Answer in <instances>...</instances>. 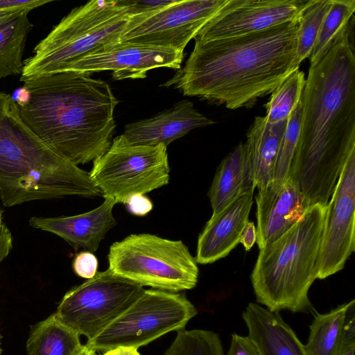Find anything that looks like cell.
Segmentation results:
<instances>
[{
  "instance_id": "cb8c5ba5",
  "label": "cell",
  "mask_w": 355,
  "mask_h": 355,
  "mask_svg": "<svg viewBox=\"0 0 355 355\" xmlns=\"http://www.w3.org/2000/svg\"><path fill=\"white\" fill-rule=\"evenodd\" d=\"M28 14L15 13L0 25V79L22 72L26 42L33 28Z\"/></svg>"
},
{
  "instance_id": "5b68a950",
  "label": "cell",
  "mask_w": 355,
  "mask_h": 355,
  "mask_svg": "<svg viewBox=\"0 0 355 355\" xmlns=\"http://www.w3.org/2000/svg\"><path fill=\"white\" fill-rule=\"evenodd\" d=\"M327 207L311 205L302 218L259 250L250 275L258 303L278 313H307L309 290L317 279Z\"/></svg>"
},
{
  "instance_id": "d6986e66",
  "label": "cell",
  "mask_w": 355,
  "mask_h": 355,
  "mask_svg": "<svg viewBox=\"0 0 355 355\" xmlns=\"http://www.w3.org/2000/svg\"><path fill=\"white\" fill-rule=\"evenodd\" d=\"M242 318L260 355H306L304 345L278 313L250 302Z\"/></svg>"
},
{
  "instance_id": "7c38bea8",
  "label": "cell",
  "mask_w": 355,
  "mask_h": 355,
  "mask_svg": "<svg viewBox=\"0 0 355 355\" xmlns=\"http://www.w3.org/2000/svg\"><path fill=\"white\" fill-rule=\"evenodd\" d=\"M355 152L347 160L327 205L317 279L340 271L355 250Z\"/></svg>"
},
{
  "instance_id": "d6a6232c",
  "label": "cell",
  "mask_w": 355,
  "mask_h": 355,
  "mask_svg": "<svg viewBox=\"0 0 355 355\" xmlns=\"http://www.w3.org/2000/svg\"><path fill=\"white\" fill-rule=\"evenodd\" d=\"M125 205L130 214L138 216H146L153 207L152 201L144 194L130 196Z\"/></svg>"
},
{
  "instance_id": "484cf974",
  "label": "cell",
  "mask_w": 355,
  "mask_h": 355,
  "mask_svg": "<svg viewBox=\"0 0 355 355\" xmlns=\"http://www.w3.org/2000/svg\"><path fill=\"white\" fill-rule=\"evenodd\" d=\"M305 81L304 73L297 69L271 93L268 102L264 105L265 117L269 123L288 120L301 99Z\"/></svg>"
},
{
  "instance_id": "4dcf8cb0",
  "label": "cell",
  "mask_w": 355,
  "mask_h": 355,
  "mask_svg": "<svg viewBox=\"0 0 355 355\" xmlns=\"http://www.w3.org/2000/svg\"><path fill=\"white\" fill-rule=\"evenodd\" d=\"M173 0L119 1L127 8L129 16L149 12L173 2Z\"/></svg>"
},
{
  "instance_id": "f546056e",
  "label": "cell",
  "mask_w": 355,
  "mask_h": 355,
  "mask_svg": "<svg viewBox=\"0 0 355 355\" xmlns=\"http://www.w3.org/2000/svg\"><path fill=\"white\" fill-rule=\"evenodd\" d=\"M53 0H0V13L29 12Z\"/></svg>"
},
{
  "instance_id": "f1b7e54d",
  "label": "cell",
  "mask_w": 355,
  "mask_h": 355,
  "mask_svg": "<svg viewBox=\"0 0 355 355\" xmlns=\"http://www.w3.org/2000/svg\"><path fill=\"white\" fill-rule=\"evenodd\" d=\"M72 266L78 276L89 279L97 273L98 261L92 252L82 251L76 255Z\"/></svg>"
},
{
  "instance_id": "4fadbf2b",
  "label": "cell",
  "mask_w": 355,
  "mask_h": 355,
  "mask_svg": "<svg viewBox=\"0 0 355 355\" xmlns=\"http://www.w3.org/2000/svg\"><path fill=\"white\" fill-rule=\"evenodd\" d=\"M311 0H226L194 40H213L260 32L298 21Z\"/></svg>"
},
{
  "instance_id": "6da1fadb",
  "label": "cell",
  "mask_w": 355,
  "mask_h": 355,
  "mask_svg": "<svg viewBox=\"0 0 355 355\" xmlns=\"http://www.w3.org/2000/svg\"><path fill=\"white\" fill-rule=\"evenodd\" d=\"M350 28L309 67L301 96L300 135L289 177L311 206L327 207L355 152V53Z\"/></svg>"
},
{
  "instance_id": "ac0fdd59",
  "label": "cell",
  "mask_w": 355,
  "mask_h": 355,
  "mask_svg": "<svg viewBox=\"0 0 355 355\" xmlns=\"http://www.w3.org/2000/svg\"><path fill=\"white\" fill-rule=\"evenodd\" d=\"M115 204L113 200L105 198L100 206L83 214L53 218L33 216L28 223L32 227L61 237L76 249L93 253L116 224L112 214Z\"/></svg>"
},
{
  "instance_id": "4316f807",
  "label": "cell",
  "mask_w": 355,
  "mask_h": 355,
  "mask_svg": "<svg viewBox=\"0 0 355 355\" xmlns=\"http://www.w3.org/2000/svg\"><path fill=\"white\" fill-rule=\"evenodd\" d=\"M332 0H311L302 11L297 24V56L301 62L309 58Z\"/></svg>"
},
{
  "instance_id": "2e32d148",
  "label": "cell",
  "mask_w": 355,
  "mask_h": 355,
  "mask_svg": "<svg viewBox=\"0 0 355 355\" xmlns=\"http://www.w3.org/2000/svg\"><path fill=\"white\" fill-rule=\"evenodd\" d=\"M214 123L199 112L192 102L184 100L150 118L128 123L121 136L130 145L167 148L189 131Z\"/></svg>"
},
{
  "instance_id": "d4e9b609",
  "label": "cell",
  "mask_w": 355,
  "mask_h": 355,
  "mask_svg": "<svg viewBox=\"0 0 355 355\" xmlns=\"http://www.w3.org/2000/svg\"><path fill=\"white\" fill-rule=\"evenodd\" d=\"M355 12L354 0H332L309 56L310 67L318 63L349 28Z\"/></svg>"
},
{
  "instance_id": "52a82bcc",
  "label": "cell",
  "mask_w": 355,
  "mask_h": 355,
  "mask_svg": "<svg viewBox=\"0 0 355 355\" xmlns=\"http://www.w3.org/2000/svg\"><path fill=\"white\" fill-rule=\"evenodd\" d=\"M109 270L121 277L159 290L178 292L193 288L199 270L182 241L143 233L114 242L108 253Z\"/></svg>"
},
{
  "instance_id": "603a6c76",
  "label": "cell",
  "mask_w": 355,
  "mask_h": 355,
  "mask_svg": "<svg viewBox=\"0 0 355 355\" xmlns=\"http://www.w3.org/2000/svg\"><path fill=\"white\" fill-rule=\"evenodd\" d=\"M350 302L325 313H315L310 325L306 355H340L343 340L346 313Z\"/></svg>"
},
{
  "instance_id": "ab89813d",
  "label": "cell",
  "mask_w": 355,
  "mask_h": 355,
  "mask_svg": "<svg viewBox=\"0 0 355 355\" xmlns=\"http://www.w3.org/2000/svg\"><path fill=\"white\" fill-rule=\"evenodd\" d=\"M1 225H2V223H1V211H0V230H1Z\"/></svg>"
},
{
  "instance_id": "d590c367",
  "label": "cell",
  "mask_w": 355,
  "mask_h": 355,
  "mask_svg": "<svg viewBox=\"0 0 355 355\" xmlns=\"http://www.w3.org/2000/svg\"><path fill=\"white\" fill-rule=\"evenodd\" d=\"M101 355H140V354L138 352L137 349L117 347L105 352V353Z\"/></svg>"
},
{
  "instance_id": "60d3db41",
  "label": "cell",
  "mask_w": 355,
  "mask_h": 355,
  "mask_svg": "<svg viewBox=\"0 0 355 355\" xmlns=\"http://www.w3.org/2000/svg\"><path fill=\"white\" fill-rule=\"evenodd\" d=\"M1 352H2V349L1 348V334H0V355H1Z\"/></svg>"
},
{
  "instance_id": "e0dca14e",
  "label": "cell",
  "mask_w": 355,
  "mask_h": 355,
  "mask_svg": "<svg viewBox=\"0 0 355 355\" xmlns=\"http://www.w3.org/2000/svg\"><path fill=\"white\" fill-rule=\"evenodd\" d=\"M253 193L240 196L214 216H211L197 243V263H212L227 256L239 243L253 204Z\"/></svg>"
},
{
  "instance_id": "3957f363",
  "label": "cell",
  "mask_w": 355,
  "mask_h": 355,
  "mask_svg": "<svg viewBox=\"0 0 355 355\" xmlns=\"http://www.w3.org/2000/svg\"><path fill=\"white\" fill-rule=\"evenodd\" d=\"M23 83L26 99L17 102L20 116L46 146L77 166L107 151L119 103L108 83L72 71Z\"/></svg>"
},
{
  "instance_id": "8d00e7d4",
  "label": "cell",
  "mask_w": 355,
  "mask_h": 355,
  "mask_svg": "<svg viewBox=\"0 0 355 355\" xmlns=\"http://www.w3.org/2000/svg\"><path fill=\"white\" fill-rule=\"evenodd\" d=\"M355 345L343 346L340 355H355Z\"/></svg>"
},
{
  "instance_id": "e575fe53",
  "label": "cell",
  "mask_w": 355,
  "mask_h": 355,
  "mask_svg": "<svg viewBox=\"0 0 355 355\" xmlns=\"http://www.w3.org/2000/svg\"><path fill=\"white\" fill-rule=\"evenodd\" d=\"M257 241V231L253 222L248 221L243 230L239 243L244 247L245 251L251 250Z\"/></svg>"
},
{
  "instance_id": "9a60e30c",
  "label": "cell",
  "mask_w": 355,
  "mask_h": 355,
  "mask_svg": "<svg viewBox=\"0 0 355 355\" xmlns=\"http://www.w3.org/2000/svg\"><path fill=\"white\" fill-rule=\"evenodd\" d=\"M255 200L256 242L259 250L289 230L311 207L291 177L281 182L271 181L258 189Z\"/></svg>"
},
{
  "instance_id": "8992f818",
  "label": "cell",
  "mask_w": 355,
  "mask_h": 355,
  "mask_svg": "<svg viewBox=\"0 0 355 355\" xmlns=\"http://www.w3.org/2000/svg\"><path fill=\"white\" fill-rule=\"evenodd\" d=\"M128 18L119 1L94 0L73 8L24 60L20 80L61 72L76 60L119 42Z\"/></svg>"
},
{
  "instance_id": "1f68e13d",
  "label": "cell",
  "mask_w": 355,
  "mask_h": 355,
  "mask_svg": "<svg viewBox=\"0 0 355 355\" xmlns=\"http://www.w3.org/2000/svg\"><path fill=\"white\" fill-rule=\"evenodd\" d=\"M226 355H260L250 338L232 334L231 343Z\"/></svg>"
},
{
  "instance_id": "836d02e7",
  "label": "cell",
  "mask_w": 355,
  "mask_h": 355,
  "mask_svg": "<svg viewBox=\"0 0 355 355\" xmlns=\"http://www.w3.org/2000/svg\"><path fill=\"white\" fill-rule=\"evenodd\" d=\"M12 248L11 232L6 224L2 223L0 230V263L7 257Z\"/></svg>"
},
{
  "instance_id": "ba28073f",
  "label": "cell",
  "mask_w": 355,
  "mask_h": 355,
  "mask_svg": "<svg viewBox=\"0 0 355 355\" xmlns=\"http://www.w3.org/2000/svg\"><path fill=\"white\" fill-rule=\"evenodd\" d=\"M197 309L181 294L144 290L123 313L85 345L94 351L138 349L172 331L184 328Z\"/></svg>"
},
{
  "instance_id": "44dd1931",
  "label": "cell",
  "mask_w": 355,
  "mask_h": 355,
  "mask_svg": "<svg viewBox=\"0 0 355 355\" xmlns=\"http://www.w3.org/2000/svg\"><path fill=\"white\" fill-rule=\"evenodd\" d=\"M286 124L287 120L271 124L265 116H257L247 132L244 144L258 189L272 180L275 164Z\"/></svg>"
},
{
  "instance_id": "30bf717a",
  "label": "cell",
  "mask_w": 355,
  "mask_h": 355,
  "mask_svg": "<svg viewBox=\"0 0 355 355\" xmlns=\"http://www.w3.org/2000/svg\"><path fill=\"white\" fill-rule=\"evenodd\" d=\"M144 286L109 269L69 291L55 313L65 325L90 340L123 313Z\"/></svg>"
},
{
  "instance_id": "74e56055",
  "label": "cell",
  "mask_w": 355,
  "mask_h": 355,
  "mask_svg": "<svg viewBox=\"0 0 355 355\" xmlns=\"http://www.w3.org/2000/svg\"><path fill=\"white\" fill-rule=\"evenodd\" d=\"M78 355H96V352L84 345V347Z\"/></svg>"
},
{
  "instance_id": "7a4b0ae2",
  "label": "cell",
  "mask_w": 355,
  "mask_h": 355,
  "mask_svg": "<svg viewBox=\"0 0 355 355\" xmlns=\"http://www.w3.org/2000/svg\"><path fill=\"white\" fill-rule=\"evenodd\" d=\"M298 21L242 36L195 40L183 68L164 86L230 110L253 107L299 69Z\"/></svg>"
},
{
  "instance_id": "5bb4252c",
  "label": "cell",
  "mask_w": 355,
  "mask_h": 355,
  "mask_svg": "<svg viewBox=\"0 0 355 355\" xmlns=\"http://www.w3.org/2000/svg\"><path fill=\"white\" fill-rule=\"evenodd\" d=\"M183 58L182 51L173 49L119 42L76 60L62 71H111L115 80L144 78L153 69H181Z\"/></svg>"
},
{
  "instance_id": "f35d334b",
  "label": "cell",
  "mask_w": 355,
  "mask_h": 355,
  "mask_svg": "<svg viewBox=\"0 0 355 355\" xmlns=\"http://www.w3.org/2000/svg\"><path fill=\"white\" fill-rule=\"evenodd\" d=\"M15 13H0V25Z\"/></svg>"
},
{
  "instance_id": "83f0119b",
  "label": "cell",
  "mask_w": 355,
  "mask_h": 355,
  "mask_svg": "<svg viewBox=\"0 0 355 355\" xmlns=\"http://www.w3.org/2000/svg\"><path fill=\"white\" fill-rule=\"evenodd\" d=\"M302 116L301 99L287 120L286 130L277 153L272 181L281 182L289 177L300 135Z\"/></svg>"
},
{
  "instance_id": "7402d4cb",
  "label": "cell",
  "mask_w": 355,
  "mask_h": 355,
  "mask_svg": "<svg viewBox=\"0 0 355 355\" xmlns=\"http://www.w3.org/2000/svg\"><path fill=\"white\" fill-rule=\"evenodd\" d=\"M83 347L80 335L55 313L33 327L26 343L28 355H78Z\"/></svg>"
},
{
  "instance_id": "ffe728a7",
  "label": "cell",
  "mask_w": 355,
  "mask_h": 355,
  "mask_svg": "<svg viewBox=\"0 0 355 355\" xmlns=\"http://www.w3.org/2000/svg\"><path fill=\"white\" fill-rule=\"evenodd\" d=\"M256 188L250 159L245 144L240 143L222 160L208 196L214 216L240 196Z\"/></svg>"
},
{
  "instance_id": "9c48e42d",
  "label": "cell",
  "mask_w": 355,
  "mask_h": 355,
  "mask_svg": "<svg viewBox=\"0 0 355 355\" xmlns=\"http://www.w3.org/2000/svg\"><path fill=\"white\" fill-rule=\"evenodd\" d=\"M166 148L163 145H130L121 135L106 153L93 161L89 176L104 199L125 204L133 195H145L168 184Z\"/></svg>"
},
{
  "instance_id": "8fae6325",
  "label": "cell",
  "mask_w": 355,
  "mask_h": 355,
  "mask_svg": "<svg viewBox=\"0 0 355 355\" xmlns=\"http://www.w3.org/2000/svg\"><path fill=\"white\" fill-rule=\"evenodd\" d=\"M226 0H173L149 12L129 16L120 42L184 51Z\"/></svg>"
},
{
  "instance_id": "277c9868",
  "label": "cell",
  "mask_w": 355,
  "mask_h": 355,
  "mask_svg": "<svg viewBox=\"0 0 355 355\" xmlns=\"http://www.w3.org/2000/svg\"><path fill=\"white\" fill-rule=\"evenodd\" d=\"M77 196H101L89 173L40 140L21 119L17 101L0 92V199L5 207Z\"/></svg>"
}]
</instances>
